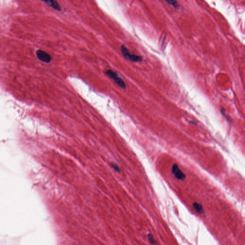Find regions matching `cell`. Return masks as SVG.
<instances>
[{"instance_id": "obj_1", "label": "cell", "mask_w": 245, "mask_h": 245, "mask_svg": "<svg viewBox=\"0 0 245 245\" xmlns=\"http://www.w3.org/2000/svg\"><path fill=\"white\" fill-rule=\"evenodd\" d=\"M121 51L122 55H123L125 58L127 60H130L133 62H141L143 60L141 56L138 55L131 54L128 49L124 45H122L121 47Z\"/></svg>"}, {"instance_id": "obj_2", "label": "cell", "mask_w": 245, "mask_h": 245, "mask_svg": "<svg viewBox=\"0 0 245 245\" xmlns=\"http://www.w3.org/2000/svg\"><path fill=\"white\" fill-rule=\"evenodd\" d=\"M105 73L107 75V76H108L110 78L113 79V80H114V82L118 84V86H119L120 87L122 88V89H125L126 87V85L125 84V82H123V80L121 79L120 77H119L118 74L113 71L112 70H107L105 72Z\"/></svg>"}, {"instance_id": "obj_3", "label": "cell", "mask_w": 245, "mask_h": 245, "mask_svg": "<svg viewBox=\"0 0 245 245\" xmlns=\"http://www.w3.org/2000/svg\"><path fill=\"white\" fill-rule=\"evenodd\" d=\"M171 172L173 175L177 180L180 181H183L186 178L185 174H184L183 171H181L180 167L177 164H174L172 166Z\"/></svg>"}, {"instance_id": "obj_4", "label": "cell", "mask_w": 245, "mask_h": 245, "mask_svg": "<svg viewBox=\"0 0 245 245\" xmlns=\"http://www.w3.org/2000/svg\"><path fill=\"white\" fill-rule=\"evenodd\" d=\"M36 56L39 60L43 62L48 63L52 60V57L49 54L42 50H37L36 51Z\"/></svg>"}, {"instance_id": "obj_5", "label": "cell", "mask_w": 245, "mask_h": 245, "mask_svg": "<svg viewBox=\"0 0 245 245\" xmlns=\"http://www.w3.org/2000/svg\"><path fill=\"white\" fill-rule=\"evenodd\" d=\"M43 2H45V3L48 5L49 7L55 9L56 10L58 11H61V7L56 1H44Z\"/></svg>"}, {"instance_id": "obj_6", "label": "cell", "mask_w": 245, "mask_h": 245, "mask_svg": "<svg viewBox=\"0 0 245 245\" xmlns=\"http://www.w3.org/2000/svg\"><path fill=\"white\" fill-rule=\"evenodd\" d=\"M193 207L195 210L196 211V212H198V214H201L204 213V209L201 204H199L197 203H194L193 204Z\"/></svg>"}, {"instance_id": "obj_7", "label": "cell", "mask_w": 245, "mask_h": 245, "mask_svg": "<svg viewBox=\"0 0 245 245\" xmlns=\"http://www.w3.org/2000/svg\"><path fill=\"white\" fill-rule=\"evenodd\" d=\"M166 2L168 3V4H169V5H172V6H173L174 8H177L179 7V5L178 3H177V1H172V0H169V1H166Z\"/></svg>"}, {"instance_id": "obj_8", "label": "cell", "mask_w": 245, "mask_h": 245, "mask_svg": "<svg viewBox=\"0 0 245 245\" xmlns=\"http://www.w3.org/2000/svg\"><path fill=\"white\" fill-rule=\"evenodd\" d=\"M110 165H111V166L112 168L114 169L115 171H117V172H121L120 168V167H119L117 164H116L114 163H112L110 164Z\"/></svg>"}, {"instance_id": "obj_9", "label": "cell", "mask_w": 245, "mask_h": 245, "mask_svg": "<svg viewBox=\"0 0 245 245\" xmlns=\"http://www.w3.org/2000/svg\"><path fill=\"white\" fill-rule=\"evenodd\" d=\"M147 237H148V238H149V241H150L151 243L152 244H155L156 241H155V240L154 237H153L152 234H149L147 235Z\"/></svg>"}]
</instances>
